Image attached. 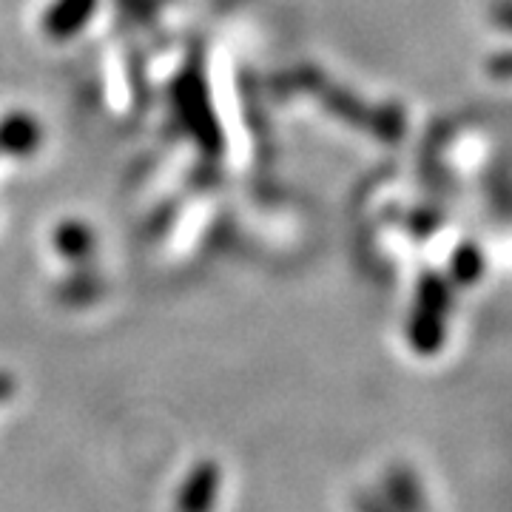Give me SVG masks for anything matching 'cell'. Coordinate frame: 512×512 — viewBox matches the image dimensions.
<instances>
[{
    "mask_svg": "<svg viewBox=\"0 0 512 512\" xmlns=\"http://www.w3.org/2000/svg\"><path fill=\"white\" fill-rule=\"evenodd\" d=\"M222 490V467L217 461L205 458L197 461L188 476L183 478L177 498H174V512H214L220 501Z\"/></svg>",
    "mask_w": 512,
    "mask_h": 512,
    "instance_id": "obj_1",
    "label": "cell"
},
{
    "mask_svg": "<svg viewBox=\"0 0 512 512\" xmlns=\"http://www.w3.org/2000/svg\"><path fill=\"white\" fill-rule=\"evenodd\" d=\"M15 396V379L9 373H0V404H6Z\"/></svg>",
    "mask_w": 512,
    "mask_h": 512,
    "instance_id": "obj_2",
    "label": "cell"
},
{
    "mask_svg": "<svg viewBox=\"0 0 512 512\" xmlns=\"http://www.w3.org/2000/svg\"><path fill=\"white\" fill-rule=\"evenodd\" d=\"M359 510L362 512H393L390 507L379 504L376 498H362V501H359Z\"/></svg>",
    "mask_w": 512,
    "mask_h": 512,
    "instance_id": "obj_3",
    "label": "cell"
}]
</instances>
